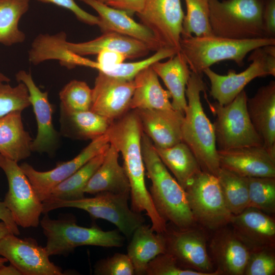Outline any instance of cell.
<instances>
[{
  "label": "cell",
  "instance_id": "1",
  "mask_svg": "<svg viewBox=\"0 0 275 275\" xmlns=\"http://www.w3.org/2000/svg\"><path fill=\"white\" fill-rule=\"evenodd\" d=\"M143 130L134 109L112 121L106 134L123 159V168L129 180L131 210L141 213L145 211L151 222L160 215L153 202L145 181V167L141 151Z\"/></svg>",
  "mask_w": 275,
  "mask_h": 275
},
{
  "label": "cell",
  "instance_id": "2",
  "mask_svg": "<svg viewBox=\"0 0 275 275\" xmlns=\"http://www.w3.org/2000/svg\"><path fill=\"white\" fill-rule=\"evenodd\" d=\"M141 151L147 176L152 184L150 194L161 217L179 228L194 226L185 190L169 173L157 155L151 140L143 132Z\"/></svg>",
  "mask_w": 275,
  "mask_h": 275
},
{
  "label": "cell",
  "instance_id": "3",
  "mask_svg": "<svg viewBox=\"0 0 275 275\" xmlns=\"http://www.w3.org/2000/svg\"><path fill=\"white\" fill-rule=\"evenodd\" d=\"M205 90L202 74L191 72L185 91L187 106L182 128V142L194 154L201 170L216 176L221 168L214 126L201 101V92Z\"/></svg>",
  "mask_w": 275,
  "mask_h": 275
},
{
  "label": "cell",
  "instance_id": "4",
  "mask_svg": "<svg viewBox=\"0 0 275 275\" xmlns=\"http://www.w3.org/2000/svg\"><path fill=\"white\" fill-rule=\"evenodd\" d=\"M180 51L191 72L203 74L205 69L222 61H233L238 66L244 65L247 54L266 45H275V38H259L236 40L214 35L181 37Z\"/></svg>",
  "mask_w": 275,
  "mask_h": 275
},
{
  "label": "cell",
  "instance_id": "5",
  "mask_svg": "<svg viewBox=\"0 0 275 275\" xmlns=\"http://www.w3.org/2000/svg\"><path fill=\"white\" fill-rule=\"evenodd\" d=\"M44 214L40 225L46 238L44 247L49 256H66L84 245L112 248L123 244L124 238L119 230L105 231L97 226L81 227L77 224L74 216L68 214L56 219Z\"/></svg>",
  "mask_w": 275,
  "mask_h": 275
},
{
  "label": "cell",
  "instance_id": "6",
  "mask_svg": "<svg viewBox=\"0 0 275 275\" xmlns=\"http://www.w3.org/2000/svg\"><path fill=\"white\" fill-rule=\"evenodd\" d=\"M263 8V0H209L212 34L236 40L265 37Z\"/></svg>",
  "mask_w": 275,
  "mask_h": 275
},
{
  "label": "cell",
  "instance_id": "7",
  "mask_svg": "<svg viewBox=\"0 0 275 275\" xmlns=\"http://www.w3.org/2000/svg\"><path fill=\"white\" fill-rule=\"evenodd\" d=\"M130 194L101 192L93 197L65 201L47 199L42 201L43 213L61 208H75L87 212L94 218H101L115 225L118 230L130 238L134 230L145 222L141 213L129 208Z\"/></svg>",
  "mask_w": 275,
  "mask_h": 275
},
{
  "label": "cell",
  "instance_id": "8",
  "mask_svg": "<svg viewBox=\"0 0 275 275\" xmlns=\"http://www.w3.org/2000/svg\"><path fill=\"white\" fill-rule=\"evenodd\" d=\"M247 99L243 90L226 105L207 100L215 118L213 124L217 150L263 146L250 120L246 107Z\"/></svg>",
  "mask_w": 275,
  "mask_h": 275
},
{
  "label": "cell",
  "instance_id": "9",
  "mask_svg": "<svg viewBox=\"0 0 275 275\" xmlns=\"http://www.w3.org/2000/svg\"><path fill=\"white\" fill-rule=\"evenodd\" d=\"M184 190L195 223L211 231L229 224L232 214L226 204L216 176L201 171Z\"/></svg>",
  "mask_w": 275,
  "mask_h": 275
},
{
  "label": "cell",
  "instance_id": "10",
  "mask_svg": "<svg viewBox=\"0 0 275 275\" xmlns=\"http://www.w3.org/2000/svg\"><path fill=\"white\" fill-rule=\"evenodd\" d=\"M252 61L244 71L236 73L230 69L227 75H221L210 68L203 71L210 82V95L222 105L232 101L244 87L257 77L275 76V45H266L252 51L248 58Z\"/></svg>",
  "mask_w": 275,
  "mask_h": 275
},
{
  "label": "cell",
  "instance_id": "11",
  "mask_svg": "<svg viewBox=\"0 0 275 275\" xmlns=\"http://www.w3.org/2000/svg\"><path fill=\"white\" fill-rule=\"evenodd\" d=\"M0 168L8 182L4 200L18 226L36 228L43 213V204L17 162L0 154Z\"/></svg>",
  "mask_w": 275,
  "mask_h": 275
},
{
  "label": "cell",
  "instance_id": "12",
  "mask_svg": "<svg viewBox=\"0 0 275 275\" xmlns=\"http://www.w3.org/2000/svg\"><path fill=\"white\" fill-rule=\"evenodd\" d=\"M166 240V252L172 255L183 267L206 274L219 275L207 250V235L204 229L194 226L179 228L169 227L162 233Z\"/></svg>",
  "mask_w": 275,
  "mask_h": 275
},
{
  "label": "cell",
  "instance_id": "13",
  "mask_svg": "<svg viewBox=\"0 0 275 275\" xmlns=\"http://www.w3.org/2000/svg\"><path fill=\"white\" fill-rule=\"evenodd\" d=\"M136 15L162 48L180 51L185 15L180 0H146L142 10Z\"/></svg>",
  "mask_w": 275,
  "mask_h": 275
},
{
  "label": "cell",
  "instance_id": "14",
  "mask_svg": "<svg viewBox=\"0 0 275 275\" xmlns=\"http://www.w3.org/2000/svg\"><path fill=\"white\" fill-rule=\"evenodd\" d=\"M72 159L58 162L55 168L39 171L24 162L20 167L40 200H45L51 190L68 178L92 158L105 150L110 144L105 134L95 139Z\"/></svg>",
  "mask_w": 275,
  "mask_h": 275
},
{
  "label": "cell",
  "instance_id": "15",
  "mask_svg": "<svg viewBox=\"0 0 275 275\" xmlns=\"http://www.w3.org/2000/svg\"><path fill=\"white\" fill-rule=\"evenodd\" d=\"M0 256L6 258L22 275H63L51 262L45 247L32 238L21 239L9 233L0 240Z\"/></svg>",
  "mask_w": 275,
  "mask_h": 275
},
{
  "label": "cell",
  "instance_id": "16",
  "mask_svg": "<svg viewBox=\"0 0 275 275\" xmlns=\"http://www.w3.org/2000/svg\"><path fill=\"white\" fill-rule=\"evenodd\" d=\"M15 76L16 80L23 83L28 89L30 101L37 121V133L32 141V151L51 156L59 147L61 134L53 125V107L49 101L48 92L40 90L30 73L20 70Z\"/></svg>",
  "mask_w": 275,
  "mask_h": 275
},
{
  "label": "cell",
  "instance_id": "17",
  "mask_svg": "<svg viewBox=\"0 0 275 275\" xmlns=\"http://www.w3.org/2000/svg\"><path fill=\"white\" fill-rule=\"evenodd\" d=\"M134 90L133 80L110 76L99 72L92 89L90 110L113 121L129 111Z\"/></svg>",
  "mask_w": 275,
  "mask_h": 275
},
{
  "label": "cell",
  "instance_id": "18",
  "mask_svg": "<svg viewBox=\"0 0 275 275\" xmlns=\"http://www.w3.org/2000/svg\"><path fill=\"white\" fill-rule=\"evenodd\" d=\"M209 241V256L219 274L244 275L250 251L227 226L215 231Z\"/></svg>",
  "mask_w": 275,
  "mask_h": 275
},
{
  "label": "cell",
  "instance_id": "19",
  "mask_svg": "<svg viewBox=\"0 0 275 275\" xmlns=\"http://www.w3.org/2000/svg\"><path fill=\"white\" fill-rule=\"evenodd\" d=\"M229 224L250 252L274 249L275 221L269 214L248 207L239 214L232 215Z\"/></svg>",
  "mask_w": 275,
  "mask_h": 275
},
{
  "label": "cell",
  "instance_id": "20",
  "mask_svg": "<svg viewBox=\"0 0 275 275\" xmlns=\"http://www.w3.org/2000/svg\"><path fill=\"white\" fill-rule=\"evenodd\" d=\"M220 168L245 177H275V158L263 146L217 150Z\"/></svg>",
  "mask_w": 275,
  "mask_h": 275
},
{
  "label": "cell",
  "instance_id": "21",
  "mask_svg": "<svg viewBox=\"0 0 275 275\" xmlns=\"http://www.w3.org/2000/svg\"><path fill=\"white\" fill-rule=\"evenodd\" d=\"M143 132L153 146L166 148L182 141V128L184 115L174 108L134 109Z\"/></svg>",
  "mask_w": 275,
  "mask_h": 275
},
{
  "label": "cell",
  "instance_id": "22",
  "mask_svg": "<svg viewBox=\"0 0 275 275\" xmlns=\"http://www.w3.org/2000/svg\"><path fill=\"white\" fill-rule=\"evenodd\" d=\"M92 8L98 14V26L103 33H117L138 40L150 51L161 48L153 33L141 23H138L125 12L107 6L98 0H79Z\"/></svg>",
  "mask_w": 275,
  "mask_h": 275
},
{
  "label": "cell",
  "instance_id": "23",
  "mask_svg": "<svg viewBox=\"0 0 275 275\" xmlns=\"http://www.w3.org/2000/svg\"><path fill=\"white\" fill-rule=\"evenodd\" d=\"M246 107L263 147L275 158V81L259 88L253 97L248 98Z\"/></svg>",
  "mask_w": 275,
  "mask_h": 275
},
{
  "label": "cell",
  "instance_id": "24",
  "mask_svg": "<svg viewBox=\"0 0 275 275\" xmlns=\"http://www.w3.org/2000/svg\"><path fill=\"white\" fill-rule=\"evenodd\" d=\"M67 35L64 32L53 35L48 34L38 35L33 41L29 51V60L34 65L45 61L56 60L68 69L77 66H85L98 69L99 64L95 62L78 56L69 50L67 46Z\"/></svg>",
  "mask_w": 275,
  "mask_h": 275
},
{
  "label": "cell",
  "instance_id": "25",
  "mask_svg": "<svg viewBox=\"0 0 275 275\" xmlns=\"http://www.w3.org/2000/svg\"><path fill=\"white\" fill-rule=\"evenodd\" d=\"M66 44L69 50L82 57L108 51L119 53L126 59H131L145 57L150 51L144 43L114 32L103 33L87 42L73 43L67 41Z\"/></svg>",
  "mask_w": 275,
  "mask_h": 275
},
{
  "label": "cell",
  "instance_id": "26",
  "mask_svg": "<svg viewBox=\"0 0 275 275\" xmlns=\"http://www.w3.org/2000/svg\"><path fill=\"white\" fill-rule=\"evenodd\" d=\"M119 152L110 144L104 159L84 189L85 193L101 192L130 194V186L125 171L119 162Z\"/></svg>",
  "mask_w": 275,
  "mask_h": 275
},
{
  "label": "cell",
  "instance_id": "27",
  "mask_svg": "<svg viewBox=\"0 0 275 275\" xmlns=\"http://www.w3.org/2000/svg\"><path fill=\"white\" fill-rule=\"evenodd\" d=\"M112 121L91 110L73 112L60 106L59 132L73 140H93L105 134Z\"/></svg>",
  "mask_w": 275,
  "mask_h": 275
},
{
  "label": "cell",
  "instance_id": "28",
  "mask_svg": "<svg viewBox=\"0 0 275 275\" xmlns=\"http://www.w3.org/2000/svg\"><path fill=\"white\" fill-rule=\"evenodd\" d=\"M21 113L14 111L0 117V154L17 162L32 152L33 139L24 129Z\"/></svg>",
  "mask_w": 275,
  "mask_h": 275
},
{
  "label": "cell",
  "instance_id": "29",
  "mask_svg": "<svg viewBox=\"0 0 275 275\" xmlns=\"http://www.w3.org/2000/svg\"><path fill=\"white\" fill-rule=\"evenodd\" d=\"M151 67L168 88L172 107L184 115L187 106L185 91L191 71L182 53L179 51L166 62H156Z\"/></svg>",
  "mask_w": 275,
  "mask_h": 275
},
{
  "label": "cell",
  "instance_id": "30",
  "mask_svg": "<svg viewBox=\"0 0 275 275\" xmlns=\"http://www.w3.org/2000/svg\"><path fill=\"white\" fill-rule=\"evenodd\" d=\"M166 251L163 234L156 233L151 226L143 224L133 232L127 255L133 264L135 274L143 275L149 263Z\"/></svg>",
  "mask_w": 275,
  "mask_h": 275
},
{
  "label": "cell",
  "instance_id": "31",
  "mask_svg": "<svg viewBox=\"0 0 275 275\" xmlns=\"http://www.w3.org/2000/svg\"><path fill=\"white\" fill-rule=\"evenodd\" d=\"M134 90L130 109H169L172 107L171 94L161 87L158 75L149 66L133 78Z\"/></svg>",
  "mask_w": 275,
  "mask_h": 275
},
{
  "label": "cell",
  "instance_id": "32",
  "mask_svg": "<svg viewBox=\"0 0 275 275\" xmlns=\"http://www.w3.org/2000/svg\"><path fill=\"white\" fill-rule=\"evenodd\" d=\"M154 148L162 162L184 189L202 171L194 154L182 141L168 148Z\"/></svg>",
  "mask_w": 275,
  "mask_h": 275
},
{
  "label": "cell",
  "instance_id": "33",
  "mask_svg": "<svg viewBox=\"0 0 275 275\" xmlns=\"http://www.w3.org/2000/svg\"><path fill=\"white\" fill-rule=\"evenodd\" d=\"M107 149L92 158L72 175L55 186L45 200L73 201L85 198V188L101 164Z\"/></svg>",
  "mask_w": 275,
  "mask_h": 275
},
{
  "label": "cell",
  "instance_id": "34",
  "mask_svg": "<svg viewBox=\"0 0 275 275\" xmlns=\"http://www.w3.org/2000/svg\"><path fill=\"white\" fill-rule=\"evenodd\" d=\"M30 0H0V43L6 46L22 43L24 33L19 30L21 17L28 11Z\"/></svg>",
  "mask_w": 275,
  "mask_h": 275
},
{
  "label": "cell",
  "instance_id": "35",
  "mask_svg": "<svg viewBox=\"0 0 275 275\" xmlns=\"http://www.w3.org/2000/svg\"><path fill=\"white\" fill-rule=\"evenodd\" d=\"M226 204L232 215L239 214L248 207V177L223 168L216 176Z\"/></svg>",
  "mask_w": 275,
  "mask_h": 275
},
{
  "label": "cell",
  "instance_id": "36",
  "mask_svg": "<svg viewBox=\"0 0 275 275\" xmlns=\"http://www.w3.org/2000/svg\"><path fill=\"white\" fill-rule=\"evenodd\" d=\"M184 1L186 13L182 23L181 37L212 35L209 20V0Z\"/></svg>",
  "mask_w": 275,
  "mask_h": 275
},
{
  "label": "cell",
  "instance_id": "37",
  "mask_svg": "<svg viewBox=\"0 0 275 275\" xmlns=\"http://www.w3.org/2000/svg\"><path fill=\"white\" fill-rule=\"evenodd\" d=\"M248 207L269 215L274 213L275 177H248Z\"/></svg>",
  "mask_w": 275,
  "mask_h": 275
},
{
  "label": "cell",
  "instance_id": "38",
  "mask_svg": "<svg viewBox=\"0 0 275 275\" xmlns=\"http://www.w3.org/2000/svg\"><path fill=\"white\" fill-rule=\"evenodd\" d=\"M178 52L173 48L163 47L145 60L130 63L122 62L106 67L99 72L116 78L133 80L135 75L142 70L151 66L156 62L170 58Z\"/></svg>",
  "mask_w": 275,
  "mask_h": 275
},
{
  "label": "cell",
  "instance_id": "39",
  "mask_svg": "<svg viewBox=\"0 0 275 275\" xmlns=\"http://www.w3.org/2000/svg\"><path fill=\"white\" fill-rule=\"evenodd\" d=\"M60 106L69 111L90 110L92 89L81 80H72L59 93Z\"/></svg>",
  "mask_w": 275,
  "mask_h": 275
},
{
  "label": "cell",
  "instance_id": "40",
  "mask_svg": "<svg viewBox=\"0 0 275 275\" xmlns=\"http://www.w3.org/2000/svg\"><path fill=\"white\" fill-rule=\"evenodd\" d=\"M0 81V117L31 105L28 89L22 82L15 87Z\"/></svg>",
  "mask_w": 275,
  "mask_h": 275
},
{
  "label": "cell",
  "instance_id": "41",
  "mask_svg": "<svg viewBox=\"0 0 275 275\" xmlns=\"http://www.w3.org/2000/svg\"><path fill=\"white\" fill-rule=\"evenodd\" d=\"M146 275H206L182 267L175 258L166 252L155 257L148 264Z\"/></svg>",
  "mask_w": 275,
  "mask_h": 275
},
{
  "label": "cell",
  "instance_id": "42",
  "mask_svg": "<svg viewBox=\"0 0 275 275\" xmlns=\"http://www.w3.org/2000/svg\"><path fill=\"white\" fill-rule=\"evenodd\" d=\"M274 249H261L251 251L244 269L245 275H274Z\"/></svg>",
  "mask_w": 275,
  "mask_h": 275
},
{
  "label": "cell",
  "instance_id": "43",
  "mask_svg": "<svg viewBox=\"0 0 275 275\" xmlns=\"http://www.w3.org/2000/svg\"><path fill=\"white\" fill-rule=\"evenodd\" d=\"M96 275L135 274L133 264L127 254L116 253L111 257L101 259L94 266Z\"/></svg>",
  "mask_w": 275,
  "mask_h": 275
},
{
  "label": "cell",
  "instance_id": "44",
  "mask_svg": "<svg viewBox=\"0 0 275 275\" xmlns=\"http://www.w3.org/2000/svg\"><path fill=\"white\" fill-rule=\"evenodd\" d=\"M45 3H51L72 12L76 18L86 24L94 25L99 23L98 16H94L81 9L75 0H36Z\"/></svg>",
  "mask_w": 275,
  "mask_h": 275
},
{
  "label": "cell",
  "instance_id": "45",
  "mask_svg": "<svg viewBox=\"0 0 275 275\" xmlns=\"http://www.w3.org/2000/svg\"><path fill=\"white\" fill-rule=\"evenodd\" d=\"M262 22L265 37L275 38V0H263Z\"/></svg>",
  "mask_w": 275,
  "mask_h": 275
},
{
  "label": "cell",
  "instance_id": "46",
  "mask_svg": "<svg viewBox=\"0 0 275 275\" xmlns=\"http://www.w3.org/2000/svg\"><path fill=\"white\" fill-rule=\"evenodd\" d=\"M146 0H106L104 3L112 8L122 10L130 17L140 13Z\"/></svg>",
  "mask_w": 275,
  "mask_h": 275
},
{
  "label": "cell",
  "instance_id": "47",
  "mask_svg": "<svg viewBox=\"0 0 275 275\" xmlns=\"http://www.w3.org/2000/svg\"><path fill=\"white\" fill-rule=\"evenodd\" d=\"M97 62L99 64L98 70H102L103 68L122 63L126 58L122 54L113 51H103L98 54Z\"/></svg>",
  "mask_w": 275,
  "mask_h": 275
},
{
  "label": "cell",
  "instance_id": "48",
  "mask_svg": "<svg viewBox=\"0 0 275 275\" xmlns=\"http://www.w3.org/2000/svg\"><path fill=\"white\" fill-rule=\"evenodd\" d=\"M0 220L5 223L11 233L17 236L20 234L18 227L14 221L11 212L3 201H0Z\"/></svg>",
  "mask_w": 275,
  "mask_h": 275
},
{
  "label": "cell",
  "instance_id": "49",
  "mask_svg": "<svg viewBox=\"0 0 275 275\" xmlns=\"http://www.w3.org/2000/svg\"><path fill=\"white\" fill-rule=\"evenodd\" d=\"M0 275H22L19 270L10 263L9 265H2L0 267Z\"/></svg>",
  "mask_w": 275,
  "mask_h": 275
},
{
  "label": "cell",
  "instance_id": "50",
  "mask_svg": "<svg viewBox=\"0 0 275 275\" xmlns=\"http://www.w3.org/2000/svg\"><path fill=\"white\" fill-rule=\"evenodd\" d=\"M7 226L3 222H0V240L7 234L10 233Z\"/></svg>",
  "mask_w": 275,
  "mask_h": 275
},
{
  "label": "cell",
  "instance_id": "51",
  "mask_svg": "<svg viewBox=\"0 0 275 275\" xmlns=\"http://www.w3.org/2000/svg\"><path fill=\"white\" fill-rule=\"evenodd\" d=\"M0 81L8 82L10 81V79L7 76L0 72Z\"/></svg>",
  "mask_w": 275,
  "mask_h": 275
},
{
  "label": "cell",
  "instance_id": "52",
  "mask_svg": "<svg viewBox=\"0 0 275 275\" xmlns=\"http://www.w3.org/2000/svg\"><path fill=\"white\" fill-rule=\"evenodd\" d=\"M7 262H8V261L6 258L3 256L0 257V267Z\"/></svg>",
  "mask_w": 275,
  "mask_h": 275
},
{
  "label": "cell",
  "instance_id": "53",
  "mask_svg": "<svg viewBox=\"0 0 275 275\" xmlns=\"http://www.w3.org/2000/svg\"><path fill=\"white\" fill-rule=\"evenodd\" d=\"M98 1L100 2H102V3H104V2L106 1V0H98Z\"/></svg>",
  "mask_w": 275,
  "mask_h": 275
}]
</instances>
